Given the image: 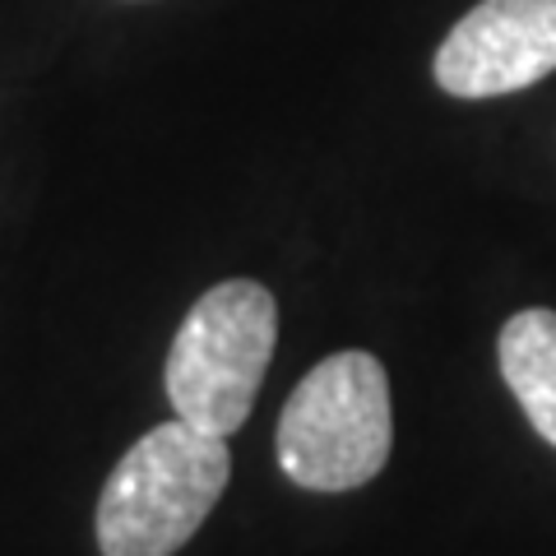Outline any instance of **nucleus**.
<instances>
[{"label": "nucleus", "mask_w": 556, "mask_h": 556, "mask_svg": "<svg viewBox=\"0 0 556 556\" xmlns=\"http://www.w3.org/2000/svg\"><path fill=\"white\" fill-rule=\"evenodd\" d=\"M232 455L223 437L181 422L144 431L102 482L93 533L102 556H177L228 492Z\"/></svg>", "instance_id": "1"}, {"label": "nucleus", "mask_w": 556, "mask_h": 556, "mask_svg": "<svg viewBox=\"0 0 556 556\" xmlns=\"http://www.w3.org/2000/svg\"><path fill=\"white\" fill-rule=\"evenodd\" d=\"M278 468L306 492L367 486L394 450L390 376L362 348L316 362L278 417Z\"/></svg>", "instance_id": "2"}, {"label": "nucleus", "mask_w": 556, "mask_h": 556, "mask_svg": "<svg viewBox=\"0 0 556 556\" xmlns=\"http://www.w3.org/2000/svg\"><path fill=\"white\" fill-rule=\"evenodd\" d=\"M278 343V302L255 278L214 283L167 348L163 386L181 422L228 441L255 408Z\"/></svg>", "instance_id": "3"}, {"label": "nucleus", "mask_w": 556, "mask_h": 556, "mask_svg": "<svg viewBox=\"0 0 556 556\" xmlns=\"http://www.w3.org/2000/svg\"><path fill=\"white\" fill-rule=\"evenodd\" d=\"M437 84L450 98H501L556 70V0H478L437 47Z\"/></svg>", "instance_id": "4"}, {"label": "nucleus", "mask_w": 556, "mask_h": 556, "mask_svg": "<svg viewBox=\"0 0 556 556\" xmlns=\"http://www.w3.org/2000/svg\"><path fill=\"white\" fill-rule=\"evenodd\" d=\"M496 362L529 427L556 450V311L529 306L501 325Z\"/></svg>", "instance_id": "5"}]
</instances>
